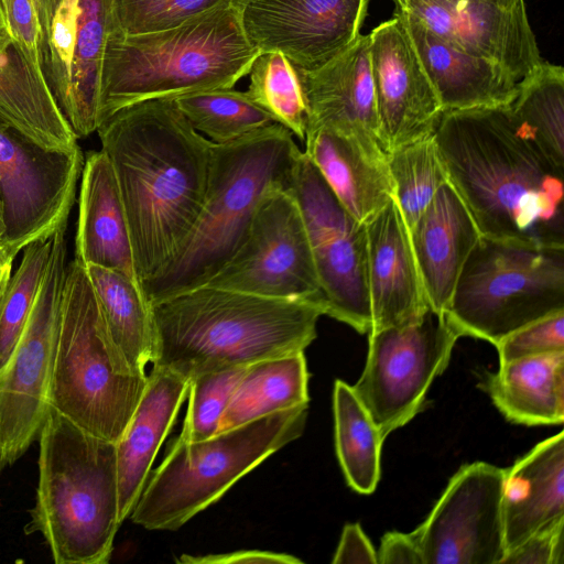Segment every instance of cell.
Returning <instances> with one entry per match:
<instances>
[{"instance_id": "obj_24", "label": "cell", "mask_w": 564, "mask_h": 564, "mask_svg": "<svg viewBox=\"0 0 564 564\" xmlns=\"http://www.w3.org/2000/svg\"><path fill=\"white\" fill-rule=\"evenodd\" d=\"M74 260L119 271L141 288L118 183L101 149L84 161Z\"/></svg>"}, {"instance_id": "obj_12", "label": "cell", "mask_w": 564, "mask_h": 564, "mask_svg": "<svg viewBox=\"0 0 564 564\" xmlns=\"http://www.w3.org/2000/svg\"><path fill=\"white\" fill-rule=\"evenodd\" d=\"M66 228L53 235L50 260L25 327L0 367V473L40 434L48 409L53 351L66 274Z\"/></svg>"}, {"instance_id": "obj_46", "label": "cell", "mask_w": 564, "mask_h": 564, "mask_svg": "<svg viewBox=\"0 0 564 564\" xmlns=\"http://www.w3.org/2000/svg\"><path fill=\"white\" fill-rule=\"evenodd\" d=\"M13 260L14 258L7 253L0 246V303L4 296L11 279Z\"/></svg>"}, {"instance_id": "obj_4", "label": "cell", "mask_w": 564, "mask_h": 564, "mask_svg": "<svg viewBox=\"0 0 564 564\" xmlns=\"http://www.w3.org/2000/svg\"><path fill=\"white\" fill-rule=\"evenodd\" d=\"M259 54L236 3L161 31L124 34L115 28L102 59L99 123L138 101L232 88Z\"/></svg>"}, {"instance_id": "obj_49", "label": "cell", "mask_w": 564, "mask_h": 564, "mask_svg": "<svg viewBox=\"0 0 564 564\" xmlns=\"http://www.w3.org/2000/svg\"><path fill=\"white\" fill-rule=\"evenodd\" d=\"M392 1H394V0H392Z\"/></svg>"}, {"instance_id": "obj_1", "label": "cell", "mask_w": 564, "mask_h": 564, "mask_svg": "<svg viewBox=\"0 0 564 564\" xmlns=\"http://www.w3.org/2000/svg\"><path fill=\"white\" fill-rule=\"evenodd\" d=\"M97 133L118 183L140 284L177 254L202 210L212 142L174 97L124 106Z\"/></svg>"}, {"instance_id": "obj_22", "label": "cell", "mask_w": 564, "mask_h": 564, "mask_svg": "<svg viewBox=\"0 0 564 564\" xmlns=\"http://www.w3.org/2000/svg\"><path fill=\"white\" fill-rule=\"evenodd\" d=\"M427 303L448 310L463 267L481 234L465 203L448 182L409 229Z\"/></svg>"}, {"instance_id": "obj_17", "label": "cell", "mask_w": 564, "mask_h": 564, "mask_svg": "<svg viewBox=\"0 0 564 564\" xmlns=\"http://www.w3.org/2000/svg\"><path fill=\"white\" fill-rule=\"evenodd\" d=\"M368 0H237L242 30L262 52H280L304 72L345 51L359 35Z\"/></svg>"}, {"instance_id": "obj_31", "label": "cell", "mask_w": 564, "mask_h": 564, "mask_svg": "<svg viewBox=\"0 0 564 564\" xmlns=\"http://www.w3.org/2000/svg\"><path fill=\"white\" fill-rule=\"evenodd\" d=\"M304 351L263 359L247 367L220 417L217 433L308 404Z\"/></svg>"}, {"instance_id": "obj_5", "label": "cell", "mask_w": 564, "mask_h": 564, "mask_svg": "<svg viewBox=\"0 0 564 564\" xmlns=\"http://www.w3.org/2000/svg\"><path fill=\"white\" fill-rule=\"evenodd\" d=\"M39 441V481L24 532L40 533L56 564L108 563L121 524L116 443L51 405Z\"/></svg>"}, {"instance_id": "obj_6", "label": "cell", "mask_w": 564, "mask_h": 564, "mask_svg": "<svg viewBox=\"0 0 564 564\" xmlns=\"http://www.w3.org/2000/svg\"><path fill=\"white\" fill-rule=\"evenodd\" d=\"M300 153L292 132L278 122L229 143L212 142L202 210L175 258L141 284L148 303L205 285L238 249L262 197L290 185Z\"/></svg>"}, {"instance_id": "obj_45", "label": "cell", "mask_w": 564, "mask_h": 564, "mask_svg": "<svg viewBox=\"0 0 564 564\" xmlns=\"http://www.w3.org/2000/svg\"><path fill=\"white\" fill-rule=\"evenodd\" d=\"M379 564H423L422 555L412 533L388 532L377 552Z\"/></svg>"}, {"instance_id": "obj_39", "label": "cell", "mask_w": 564, "mask_h": 564, "mask_svg": "<svg viewBox=\"0 0 564 564\" xmlns=\"http://www.w3.org/2000/svg\"><path fill=\"white\" fill-rule=\"evenodd\" d=\"M237 0H115L116 28L141 34L177 26Z\"/></svg>"}, {"instance_id": "obj_2", "label": "cell", "mask_w": 564, "mask_h": 564, "mask_svg": "<svg viewBox=\"0 0 564 564\" xmlns=\"http://www.w3.org/2000/svg\"><path fill=\"white\" fill-rule=\"evenodd\" d=\"M433 137L481 236L564 247V166L521 131L507 105L444 110Z\"/></svg>"}, {"instance_id": "obj_23", "label": "cell", "mask_w": 564, "mask_h": 564, "mask_svg": "<svg viewBox=\"0 0 564 564\" xmlns=\"http://www.w3.org/2000/svg\"><path fill=\"white\" fill-rule=\"evenodd\" d=\"M442 110L508 105L519 83L506 68L465 53L429 30L415 15L397 9Z\"/></svg>"}, {"instance_id": "obj_43", "label": "cell", "mask_w": 564, "mask_h": 564, "mask_svg": "<svg viewBox=\"0 0 564 564\" xmlns=\"http://www.w3.org/2000/svg\"><path fill=\"white\" fill-rule=\"evenodd\" d=\"M184 564H300L293 555L260 550H243L225 554L186 555L176 560Z\"/></svg>"}, {"instance_id": "obj_41", "label": "cell", "mask_w": 564, "mask_h": 564, "mask_svg": "<svg viewBox=\"0 0 564 564\" xmlns=\"http://www.w3.org/2000/svg\"><path fill=\"white\" fill-rule=\"evenodd\" d=\"M0 7L11 41L28 63L41 72L39 25L33 0H0Z\"/></svg>"}, {"instance_id": "obj_27", "label": "cell", "mask_w": 564, "mask_h": 564, "mask_svg": "<svg viewBox=\"0 0 564 564\" xmlns=\"http://www.w3.org/2000/svg\"><path fill=\"white\" fill-rule=\"evenodd\" d=\"M502 516L506 554L564 518V433L558 432L505 469Z\"/></svg>"}, {"instance_id": "obj_21", "label": "cell", "mask_w": 564, "mask_h": 564, "mask_svg": "<svg viewBox=\"0 0 564 564\" xmlns=\"http://www.w3.org/2000/svg\"><path fill=\"white\" fill-rule=\"evenodd\" d=\"M297 73L307 110L306 131L328 128L381 145L368 35L360 34L321 67Z\"/></svg>"}, {"instance_id": "obj_35", "label": "cell", "mask_w": 564, "mask_h": 564, "mask_svg": "<svg viewBox=\"0 0 564 564\" xmlns=\"http://www.w3.org/2000/svg\"><path fill=\"white\" fill-rule=\"evenodd\" d=\"M393 197L410 229L448 176L433 133L387 153Z\"/></svg>"}, {"instance_id": "obj_48", "label": "cell", "mask_w": 564, "mask_h": 564, "mask_svg": "<svg viewBox=\"0 0 564 564\" xmlns=\"http://www.w3.org/2000/svg\"><path fill=\"white\" fill-rule=\"evenodd\" d=\"M0 32L1 33H8L7 28H6V23H4V19H3V15H2L1 7H0Z\"/></svg>"}, {"instance_id": "obj_10", "label": "cell", "mask_w": 564, "mask_h": 564, "mask_svg": "<svg viewBox=\"0 0 564 564\" xmlns=\"http://www.w3.org/2000/svg\"><path fill=\"white\" fill-rule=\"evenodd\" d=\"M368 334L366 365L351 388L386 438L423 410L463 335L447 312L431 307L412 322Z\"/></svg>"}, {"instance_id": "obj_3", "label": "cell", "mask_w": 564, "mask_h": 564, "mask_svg": "<svg viewBox=\"0 0 564 564\" xmlns=\"http://www.w3.org/2000/svg\"><path fill=\"white\" fill-rule=\"evenodd\" d=\"M153 367L187 380L197 375L304 351L324 307L202 285L151 304Z\"/></svg>"}, {"instance_id": "obj_34", "label": "cell", "mask_w": 564, "mask_h": 564, "mask_svg": "<svg viewBox=\"0 0 564 564\" xmlns=\"http://www.w3.org/2000/svg\"><path fill=\"white\" fill-rule=\"evenodd\" d=\"M175 100L192 127L216 144L232 142L276 122L246 91L232 88L189 93Z\"/></svg>"}, {"instance_id": "obj_9", "label": "cell", "mask_w": 564, "mask_h": 564, "mask_svg": "<svg viewBox=\"0 0 564 564\" xmlns=\"http://www.w3.org/2000/svg\"><path fill=\"white\" fill-rule=\"evenodd\" d=\"M564 311V247L480 236L448 310L463 336L497 345L513 332Z\"/></svg>"}, {"instance_id": "obj_7", "label": "cell", "mask_w": 564, "mask_h": 564, "mask_svg": "<svg viewBox=\"0 0 564 564\" xmlns=\"http://www.w3.org/2000/svg\"><path fill=\"white\" fill-rule=\"evenodd\" d=\"M108 334L85 267L66 265L53 351L48 404L86 432L116 443L147 387Z\"/></svg>"}, {"instance_id": "obj_15", "label": "cell", "mask_w": 564, "mask_h": 564, "mask_svg": "<svg viewBox=\"0 0 564 564\" xmlns=\"http://www.w3.org/2000/svg\"><path fill=\"white\" fill-rule=\"evenodd\" d=\"M205 285L308 300L325 311L305 223L289 186L262 197L238 249Z\"/></svg>"}, {"instance_id": "obj_8", "label": "cell", "mask_w": 564, "mask_h": 564, "mask_svg": "<svg viewBox=\"0 0 564 564\" xmlns=\"http://www.w3.org/2000/svg\"><path fill=\"white\" fill-rule=\"evenodd\" d=\"M308 404L280 411L196 442L177 436L130 513L148 530H177L241 477L299 438Z\"/></svg>"}, {"instance_id": "obj_11", "label": "cell", "mask_w": 564, "mask_h": 564, "mask_svg": "<svg viewBox=\"0 0 564 564\" xmlns=\"http://www.w3.org/2000/svg\"><path fill=\"white\" fill-rule=\"evenodd\" d=\"M44 80L77 139L99 124L100 76L115 0H33Z\"/></svg>"}, {"instance_id": "obj_19", "label": "cell", "mask_w": 564, "mask_h": 564, "mask_svg": "<svg viewBox=\"0 0 564 564\" xmlns=\"http://www.w3.org/2000/svg\"><path fill=\"white\" fill-rule=\"evenodd\" d=\"M368 37L379 139L389 153L432 134L443 110L398 12Z\"/></svg>"}, {"instance_id": "obj_29", "label": "cell", "mask_w": 564, "mask_h": 564, "mask_svg": "<svg viewBox=\"0 0 564 564\" xmlns=\"http://www.w3.org/2000/svg\"><path fill=\"white\" fill-rule=\"evenodd\" d=\"M484 389L507 420L524 425L564 421V351L502 362Z\"/></svg>"}, {"instance_id": "obj_30", "label": "cell", "mask_w": 564, "mask_h": 564, "mask_svg": "<svg viewBox=\"0 0 564 564\" xmlns=\"http://www.w3.org/2000/svg\"><path fill=\"white\" fill-rule=\"evenodd\" d=\"M85 269L117 352L132 373L145 375L155 334L142 289L119 271L96 264Z\"/></svg>"}, {"instance_id": "obj_14", "label": "cell", "mask_w": 564, "mask_h": 564, "mask_svg": "<svg viewBox=\"0 0 564 564\" xmlns=\"http://www.w3.org/2000/svg\"><path fill=\"white\" fill-rule=\"evenodd\" d=\"M84 154L48 150L0 121V246L12 258L67 227Z\"/></svg>"}, {"instance_id": "obj_16", "label": "cell", "mask_w": 564, "mask_h": 564, "mask_svg": "<svg viewBox=\"0 0 564 564\" xmlns=\"http://www.w3.org/2000/svg\"><path fill=\"white\" fill-rule=\"evenodd\" d=\"M505 469L476 462L451 478L425 521L412 533L423 564H501Z\"/></svg>"}, {"instance_id": "obj_38", "label": "cell", "mask_w": 564, "mask_h": 564, "mask_svg": "<svg viewBox=\"0 0 564 564\" xmlns=\"http://www.w3.org/2000/svg\"><path fill=\"white\" fill-rule=\"evenodd\" d=\"M248 366L207 371L189 380L188 405L178 437L196 442L217 434L220 417Z\"/></svg>"}, {"instance_id": "obj_40", "label": "cell", "mask_w": 564, "mask_h": 564, "mask_svg": "<svg viewBox=\"0 0 564 564\" xmlns=\"http://www.w3.org/2000/svg\"><path fill=\"white\" fill-rule=\"evenodd\" d=\"M500 364L564 351V311L513 332L497 345Z\"/></svg>"}, {"instance_id": "obj_28", "label": "cell", "mask_w": 564, "mask_h": 564, "mask_svg": "<svg viewBox=\"0 0 564 564\" xmlns=\"http://www.w3.org/2000/svg\"><path fill=\"white\" fill-rule=\"evenodd\" d=\"M0 121L48 150L78 144L42 73L12 41L0 51Z\"/></svg>"}, {"instance_id": "obj_32", "label": "cell", "mask_w": 564, "mask_h": 564, "mask_svg": "<svg viewBox=\"0 0 564 564\" xmlns=\"http://www.w3.org/2000/svg\"><path fill=\"white\" fill-rule=\"evenodd\" d=\"M336 453L348 485L371 494L380 478L384 438L352 388L336 380L333 393Z\"/></svg>"}, {"instance_id": "obj_37", "label": "cell", "mask_w": 564, "mask_h": 564, "mask_svg": "<svg viewBox=\"0 0 564 564\" xmlns=\"http://www.w3.org/2000/svg\"><path fill=\"white\" fill-rule=\"evenodd\" d=\"M52 237L23 249L20 264L0 303V367L11 355L33 308L50 260Z\"/></svg>"}, {"instance_id": "obj_33", "label": "cell", "mask_w": 564, "mask_h": 564, "mask_svg": "<svg viewBox=\"0 0 564 564\" xmlns=\"http://www.w3.org/2000/svg\"><path fill=\"white\" fill-rule=\"evenodd\" d=\"M521 131L564 166V69L543 61L507 105Z\"/></svg>"}, {"instance_id": "obj_42", "label": "cell", "mask_w": 564, "mask_h": 564, "mask_svg": "<svg viewBox=\"0 0 564 564\" xmlns=\"http://www.w3.org/2000/svg\"><path fill=\"white\" fill-rule=\"evenodd\" d=\"M564 518L528 536L509 551L501 564H563Z\"/></svg>"}, {"instance_id": "obj_13", "label": "cell", "mask_w": 564, "mask_h": 564, "mask_svg": "<svg viewBox=\"0 0 564 564\" xmlns=\"http://www.w3.org/2000/svg\"><path fill=\"white\" fill-rule=\"evenodd\" d=\"M289 188L301 209L325 315L358 333L371 329L366 225L338 200L308 156L297 155Z\"/></svg>"}, {"instance_id": "obj_20", "label": "cell", "mask_w": 564, "mask_h": 564, "mask_svg": "<svg viewBox=\"0 0 564 564\" xmlns=\"http://www.w3.org/2000/svg\"><path fill=\"white\" fill-rule=\"evenodd\" d=\"M371 330L420 317L429 307L409 229L392 197L365 221Z\"/></svg>"}, {"instance_id": "obj_18", "label": "cell", "mask_w": 564, "mask_h": 564, "mask_svg": "<svg viewBox=\"0 0 564 564\" xmlns=\"http://www.w3.org/2000/svg\"><path fill=\"white\" fill-rule=\"evenodd\" d=\"M456 48L495 62L518 82L542 62L524 0H394Z\"/></svg>"}, {"instance_id": "obj_47", "label": "cell", "mask_w": 564, "mask_h": 564, "mask_svg": "<svg viewBox=\"0 0 564 564\" xmlns=\"http://www.w3.org/2000/svg\"><path fill=\"white\" fill-rule=\"evenodd\" d=\"M11 42V39L9 36V33H1L0 32V51L6 48L7 45Z\"/></svg>"}, {"instance_id": "obj_44", "label": "cell", "mask_w": 564, "mask_h": 564, "mask_svg": "<svg viewBox=\"0 0 564 564\" xmlns=\"http://www.w3.org/2000/svg\"><path fill=\"white\" fill-rule=\"evenodd\" d=\"M332 563L378 564L377 552L358 523L344 527Z\"/></svg>"}, {"instance_id": "obj_26", "label": "cell", "mask_w": 564, "mask_h": 564, "mask_svg": "<svg viewBox=\"0 0 564 564\" xmlns=\"http://www.w3.org/2000/svg\"><path fill=\"white\" fill-rule=\"evenodd\" d=\"M303 151L341 205L365 223L392 197L387 153L379 143L328 128L307 130Z\"/></svg>"}, {"instance_id": "obj_36", "label": "cell", "mask_w": 564, "mask_h": 564, "mask_svg": "<svg viewBox=\"0 0 564 564\" xmlns=\"http://www.w3.org/2000/svg\"><path fill=\"white\" fill-rule=\"evenodd\" d=\"M249 75L246 93L252 101L304 142L307 110L294 64L280 52H262L254 58Z\"/></svg>"}, {"instance_id": "obj_25", "label": "cell", "mask_w": 564, "mask_h": 564, "mask_svg": "<svg viewBox=\"0 0 564 564\" xmlns=\"http://www.w3.org/2000/svg\"><path fill=\"white\" fill-rule=\"evenodd\" d=\"M189 380L152 367L147 387L116 442L119 520L132 512L149 478L154 458L188 395Z\"/></svg>"}]
</instances>
